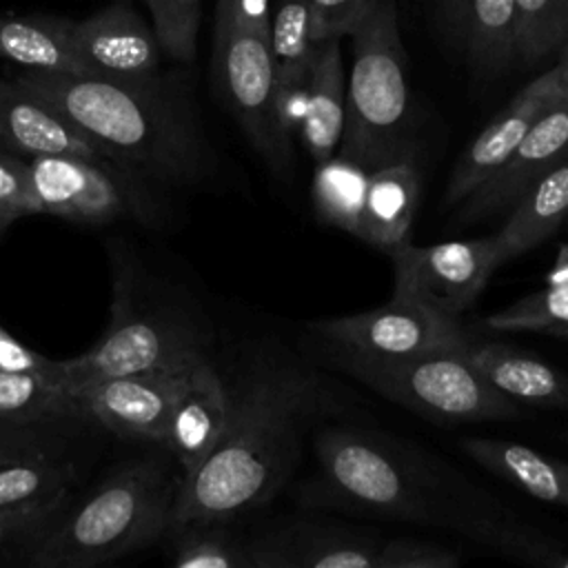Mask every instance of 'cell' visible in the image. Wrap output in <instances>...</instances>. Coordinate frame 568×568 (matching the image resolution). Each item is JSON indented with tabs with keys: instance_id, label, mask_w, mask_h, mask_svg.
<instances>
[{
	"instance_id": "cell-1",
	"label": "cell",
	"mask_w": 568,
	"mask_h": 568,
	"mask_svg": "<svg viewBox=\"0 0 568 568\" xmlns=\"http://www.w3.org/2000/svg\"><path fill=\"white\" fill-rule=\"evenodd\" d=\"M339 406V388L320 371L284 353H255L229 386L217 444L182 477L171 528L229 521L268 504L293 477L311 428Z\"/></svg>"
},
{
	"instance_id": "cell-2",
	"label": "cell",
	"mask_w": 568,
	"mask_h": 568,
	"mask_svg": "<svg viewBox=\"0 0 568 568\" xmlns=\"http://www.w3.org/2000/svg\"><path fill=\"white\" fill-rule=\"evenodd\" d=\"M64 113L126 175L191 186L213 166L180 75L106 78L24 71L13 78Z\"/></svg>"
},
{
	"instance_id": "cell-3",
	"label": "cell",
	"mask_w": 568,
	"mask_h": 568,
	"mask_svg": "<svg viewBox=\"0 0 568 568\" xmlns=\"http://www.w3.org/2000/svg\"><path fill=\"white\" fill-rule=\"evenodd\" d=\"M315 477L306 501L351 513L439 524L488 537L495 524L475 519L455 495L444 490L442 479L397 444L371 433L344 426H326L315 439Z\"/></svg>"
},
{
	"instance_id": "cell-4",
	"label": "cell",
	"mask_w": 568,
	"mask_h": 568,
	"mask_svg": "<svg viewBox=\"0 0 568 568\" xmlns=\"http://www.w3.org/2000/svg\"><path fill=\"white\" fill-rule=\"evenodd\" d=\"M182 477L158 457L126 459L31 546L22 566L91 568L151 546L171 530Z\"/></svg>"
},
{
	"instance_id": "cell-5",
	"label": "cell",
	"mask_w": 568,
	"mask_h": 568,
	"mask_svg": "<svg viewBox=\"0 0 568 568\" xmlns=\"http://www.w3.org/2000/svg\"><path fill=\"white\" fill-rule=\"evenodd\" d=\"M351 38L346 115L335 155L368 173L386 164L413 162L406 53L393 0H379Z\"/></svg>"
},
{
	"instance_id": "cell-6",
	"label": "cell",
	"mask_w": 568,
	"mask_h": 568,
	"mask_svg": "<svg viewBox=\"0 0 568 568\" xmlns=\"http://www.w3.org/2000/svg\"><path fill=\"white\" fill-rule=\"evenodd\" d=\"M202 357L209 351L200 324L169 302H151L131 264H113L109 326L87 353L60 359L62 397L109 377L184 368Z\"/></svg>"
},
{
	"instance_id": "cell-7",
	"label": "cell",
	"mask_w": 568,
	"mask_h": 568,
	"mask_svg": "<svg viewBox=\"0 0 568 568\" xmlns=\"http://www.w3.org/2000/svg\"><path fill=\"white\" fill-rule=\"evenodd\" d=\"M337 366L377 395L430 419L495 422L521 415L519 404L497 390L466 351H433L408 357L335 353Z\"/></svg>"
},
{
	"instance_id": "cell-8",
	"label": "cell",
	"mask_w": 568,
	"mask_h": 568,
	"mask_svg": "<svg viewBox=\"0 0 568 568\" xmlns=\"http://www.w3.org/2000/svg\"><path fill=\"white\" fill-rule=\"evenodd\" d=\"M313 331L320 339L331 344L335 353L364 357L466 351L473 342V335L459 326L457 317H448L397 295L371 311L320 320L313 324Z\"/></svg>"
},
{
	"instance_id": "cell-9",
	"label": "cell",
	"mask_w": 568,
	"mask_h": 568,
	"mask_svg": "<svg viewBox=\"0 0 568 568\" xmlns=\"http://www.w3.org/2000/svg\"><path fill=\"white\" fill-rule=\"evenodd\" d=\"M388 257L395 275L393 295L419 302L448 317L466 311L499 268L493 235L430 246L404 242L390 248Z\"/></svg>"
},
{
	"instance_id": "cell-10",
	"label": "cell",
	"mask_w": 568,
	"mask_h": 568,
	"mask_svg": "<svg viewBox=\"0 0 568 568\" xmlns=\"http://www.w3.org/2000/svg\"><path fill=\"white\" fill-rule=\"evenodd\" d=\"M29 178L44 215L102 226L140 213L126 173L106 160L82 155H29Z\"/></svg>"
},
{
	"instance_id": "cell-11",
	"label": "cell",
	"mask_w": 568,
	"mask_h": 568,
	"mask_svg": "<svg viewBox=\"0 0 568 568\" xmlns=\"http://www.w3.org/2000/svg\"><path fill=\"white\" fill-rule=\"evenodd\" d=\"M191 366L95 382L62 397L64 415L93 419L122 439H142L164 448L171 408Z\"/></svg>"
},
{
	"instance_id": "cell-12",
	"label": "cell",
	"mask_w": 568,
	"mask_h": 568,
	"mask_svg": "<svg viewBox=\"0 0 568 568\" xmlns=\"http://www.w3.org/2000/svg\"><path fill=\"white\" fill-rule=\"evenodd\" d=\"M215 73L248 142L268 169L284 178L271 126V100L275 87L271 38L231 22H215Z\"/></svg>"
},
{
	"instance_id": "cell-13",
	"label": "cell",
	"mask_w": 568,
	"mask_h": 568,
	"mask_svg": "<svg viewBox=\"0 0 568 568\" xmlns=\"http://www.w3.org/2000/svg\"><path fill=\"white\" fill-rule=\"evenodd\" d=\"M568 158V100L559 98L530 124L510 158L462 204L464 222L508 213L524 193Z\"/></svg>"
},
{
	"instance_id": "cell-14",
	"label": "cell",
	"mask_w": 568,
	"mask_h": 568,
	"mask_svg": "<svg viewBox=\"0 0 568 568\" xmlns=\"http://www.w3.org/2000/svg\"><path fill=\"white\" fill-rule=\"evenodd\" d=\"M69 40L91 75L144 78L160 71L162 47L155 31L126 0L71 20Z\"/></svg>"
},
{
	"instance_id": "cell-15",
	"label": "cell",
	"mask_w": 568,
	"mask_h": 568,
	"mask_svg": "<svg viewBox=\"0 0 568 568\" xmlns=\"http://www.w3.org/2000/svg\"><path fill=\"white\" fill-rule=\"evenodd\" d=\"M246 544L251 568H377L384 539L339 524L295 521Z\"/></svg>"
},
{
	"instance_id": "cell-16",
	"label": "cell",
	"mask_w": 568,
	"mask_h": 568,
	"mask_svg": "<svg viewBox=\"0 0 568 568\" xmlns=\"http://www.w3.org/2000/svg\"><path fill=\"white\" fill-rule=\"evenodd\" d=\"M559 98L561 93L555 69H548L528 82L459 155L444 191V204L455 206L470 197L495 171L501 169L539 113Z\"/></svg>"
},
{
	"instance_id": "cell-17",
	"label": "cell",
	"mask_w": 568,
	"mask_h": 568,
	"mask_svg": "<svg viewBox=\"0 0 568 568\" xmlns=\"http://www.w3.org/2000/svg\"><path fill=\"white\" fill-rule=\"evenodd\" d=\"M229 417V386L211 362H195L178 390L171 408L164 450L180 466V477L191 475L217 444Z\"/></svg>"
},
{
	"instance_id": "cell-18",
	"label": "cell",
	"mask_w": 568,
	"mask_h": 568,
	"mask_svg": "<svg viewBox=\"0 0 568 568\" xmlns=\"http://www.w3.org/2000/svg\"><path fill=\"white\" fill-rule=\"evenodd\" d=\"M0 146L29 155H82L111 162L64 113L16 80L0 78Z\"/></svg>"
},
{
	"instance_id": "cell-19",
	"label": "cell",
	"mask_w": 568,
	"mask_h": 568,
	"mask_svg": "<svg viewBox=\"0 0 568 568\" xmlns=\"http://www.w3.org/2000/svg\"><path fill=\"white\" fill-rule=\"evenodd\" d=\"M466 357L497 390L517 404L568 410V375L548 362L504 342H479L475 337Z\"/></svg>"
},
{
	"instance_id": "cell-20",
	"label": "cell",
	"mask_w": 568,
	"mask_h": 568,
	"mask_svg": "<svg viewBox=\"0 0 568 568\" xmlns=\"http://www.w3.org/2000/svg\"><path fill=\"white\" fill-rule=\"evenodd\" d=\"M419 184L415 162H395L371 171L355 237L384 253L408 242L419 206Z\"/></svg>"
},
{
	"instance_id": "cell-21",
	"label": "cell",
	"mask_w": 568,
	"mask_h": 568,
	"mask_svg": "<svg viewBox=\"0 0 568 568\" xmlns=\"http://www.w3.org/2000/svg\"><path fill=\"white\" fill-rule=\"evenodd\" d=\"M346 115V71L342 40H322L315 49L302 118V140L311 158L324 162L337 153Z\"/></svg>"
},
{
	"instance_id": "cell-22",
	"label": "cell",
	"mask_w": 568,
	"mask_h": 568,
	"mask_svg": "<svg viewBox=\"0 0 568 568\" xmlns=\"http://www.w3.org/2000/svg\"><path fill=\"white\" fill-rule=\"evenodd\" d=\"M462 448L481 468L521 493L568 508V462L552 459L530 446L508 439L470 437L462 442Z\"/></svg>"
},
{
	"instance_id": "cell-23",
	"label": "cell",
	"mask_w": 568,
	"mask_h": 568,
	"mask_svg": "<svg viewBox=\"0 0 568 568\" xmlns=\"http://www.w3.org/2000/svg\"><path fill=\"white\" fill-rule=\"evenodd\" d=\"M564 220H568V158L537 180L508 211L501 229L493 233L497 266L537 246Z\"/></svg>"
},
{
	"instance_id": "cell-24",
	"label": "cell",
	"mask_w": 568,
	"mask_h": 568,
	"mask_svg": "<svg viewBox=\"0 0 568 568\" xmlns=\"http://www.w3.org/2000/svg\"><path fill=\"white\" fill-rule=\"evenodd\" d=\"M69 22L40 16H0V58L27 71L91 75L71 47Z\"/></svg>"
},
{
	"instance_id": "cell-25",
	"label": "cell",
	"mask_w": 568,
	"mask_h": 568,
	"mask_svg": "<svg viewBox=\"0 0 568 568\" xmlns=\"http://www.w3.org/2000/svg\"><path fill=\"white\" fill-rule=\"evenodd\" d=\"M366 182L368 171L351 160L333 155L317 162L311 184V202L315 213L326 224L355 235Z\"/></svg>"
},
{
	"instance_id": "cell-26",
	"label": "cell",
	"mask_w": 568,
	"mask_h": 568,
	"mask_svg": "<svg viewBox=\"0 0 568 568\" xmlns=\"http://www.w3.org/2000/svg\"><path fill=\"white\" fill-rule=\"evenodd\" d=\"M78 481L75 462L60 453L29 455L0 466V508L40 501L53 495L73 493Z\"/></svg>"
},
{
	"instance_id": "cell-27",
	"label": "cell",
	"mask_w": 568,
	"mask_h": 568,
	"mask_svg": "<svg viewBox=\"0 0 568 568\" xmlns=\"http://www.w3.org/2000/svg\"><path fill=\"white\" fill-rule=\"evenodd\" d=\"M271 49L275 58V80H308L311 62L320 44L311 0H280L271 16Z\"/></svg>"
},
{
	"instance_id": "cell-28",
	"label": "cell",
	"mask_w": 568,
	"mask_h": 568,
	"mask_svg": "<svg viewBox=\"0 0 568 568\" xmlns=\"http://www.w3.org/2000/svg\"><path fill=\"white\" fill-rule=\"evenodd\" d=\"M466 36L481 71L506 69L515 58V0H466Z\"/></svg>"
},
{
	"instance_id": "cell-29",
	"label": "cell",
	"mask_w": 568,
	"mask_h": 568,
	"mask_svg": "<svg viewBox=\"0 0 568 568\" xmlns=\"http://www.w3.org/2000/svg\"><path fill=\"white\" fill-rule=\"evenodd\" d=\"M224 524L195 521L171 528V564L175 568H251L248 544L229 532Z\"/></svg>"
},
{
	"instance_id": "cell-30",
	"label": "cell",
	"mask_w": 568,
	"mask_h": 568,
	"mask_svg": "<svg viewBox=\"0 0 568 568\" xmlns=\"http://www.w3.org/2000/svg\"><path fill=\"white\" fill-rule=\"evenodd\" d=\"M69 419L62 408L60 359L44 373H0V422Z\"/></svg>"
},
{
	"instance_id": "cell-31",
	"label": "cell",
	"mask_w": 568,
	"mask_h": 568,
	"mask_svg": "<svg viewBox=\"0 0 568 568\" xmlns=\"http://www.w3.org/2000/svg\"><path fill=\"white\" fill-rule=\"evenodd\" d=\"M568 40V0H515V58L532 64Z\"/></svg>"
},
{
	"instance_id": "cell-32",
	"label": "cell",
	"mask_w": 568,
	"mask_h": 568,
	"mask_svg": "<svg viewBox=\"0 0 568 568\" xmlns=\"http://www.w3.org/2000/svg\"><path fill=\"white\" fill-rule=\"evenodd\" d=\"M73 493L53 495L22 506L0 508V561L22 564L24 555L62 517Z\"/></svg>"
},
{
	"instance_id": "cell-33",
	"label": "cell",
	"mask_w": 568,
	"mask_h": 568,
	"mask_svg": "<svg viewBox=\"0 0 568 568\" xmlns=\"http://www.w3.org/2000/svg\"><path fill=\"white\" fill-rule=\"evenodd\" d=\"M497 333L535 331L568 335V286H544L484 320Z\"/></svg>"
},
{
	"instance_id": "cell-34",
	"label": "cell",
	"mask_w": 568,
	"mask_h": 568,
	"mask_svg": "<svg viewBox=\"0 0 568 568\" xmlns=\"http://www.w3.org/2000/svg\"><path fill=\"white\" fill-rule=\"evenodd\" d=\"M146 7L162 53L182 64L193 62L197 53L202 0H146Z\"/></svg>"
},
{
	"instance_id": "cell-35",
	"label": "cell",
	"mask_w": 568,
	"mask_h": 568,
	"mask_svg": "<svg viewBox=\"0 0 568 568\" xmlns=\"http://www.w3.org/2000/svg\"><path fill=\"white\" fill-rule=\"evenodd\" d=\"M27 215H40L27 158L0 146V235Z\"/></svg>"
},
{
	"instance_id": "cell-36",
	"label": "cell",
	"mask_w": 568,
	"mask_h": 568,
	"mask_svg": "<svg viewBox=\"0 0 568 568\" xmlns=\"http://www.w3.org/2000/svg\"><path fill=\"white\" fill-rule=\"evenodd\" d=\"M62 419L0 422V466L40 453L67 450V439L55 430Z\"/></svg>"
},
{
	"instance_id": "cell-37",
	"label": "cell",
	"mask_w": 568,
	"mask_h": 568,
	"mask_svg": "<svg viewBox=\"0 0 568 568\" xmlns=\"http://www.w3.org/2000/svg\"><path fill=\"white\" fill-rule=\"evenodd\" d=\"M462 557L439 544L410 537L384 539L377 568H453Z\"/></svg>"
},
{
	"instance_id": "cell-38",
	"label": "cell",
	"mask_w": 568,
	"mask_h": 568,
	"mask_svg": "<svg viewBox=\"0 0 568 568\" xmlns=\"http://www.w3.org/2000/svg\"><path fill=\"white\" fill-rule=\"evenodd\" d=\"M379 0H311L317 40L351 38L375 11Z\"/></svg>"
},
{
	"instance_id": "cell-39",
	"label": "cell",
	"mask_w": 568,
	"mask_h": 568,
	"mask_svg": "<svg viewBox=\"0 0 568 568\" xmlns=\"http://www.w3.org/2000/svg\"><path fill=\"white\" fill-rule=\"evenodd\" d=\"M215 22H231L246 31L271 33L268 0H215Z\"/></svg>"
},
{
	"instance_id": "cell-40",
	"label": "cell",
	"mask_w": 568,
	"mask_h": 568,
	"mask_svg": "<svg viewBox=\"0 0 568 568\" xmlns=\"http://www.w3.org/2000/svg\"><path fill=\"white\" fill-rule=\"evenodd\" d=\"M53 366L55 359L29 348L0 326V373H44Z\"/></svg>"
},
{
	"instance_id": "cell-41",
	"label": "cell",
	"mask_w": 568,
	"mask_h": 568,
	"mask_svg": "<svg viewBox=\"0 0 568 568\" xmlns=\"http://www.w3.org/2000/svg\"><path fill=\"white\" fill-rule=\"evenodd\" d=\"M532 564H537V566H552V568H568V546L541 539L537 550H535Z\"/></svg>"
},
{
	"instance_id": "cell-42",
	"label": "cell",
	"mask_w": 568,
	"mask_h": 568,
	"mask_svg": "<svg viewBox=\"0 0 568 568\" xmlns=\"http://www.w3.org/2000/svg\"><path fill=\"white\" fill-rule=\"evenodd\" d=\"M546 286H568V244H561L550 271L546 273Z\"/></svg>"
},
{
	"instance_id": "cell-43",
	"label": "cell",
	"mask_w": 568,
	"mask_h": 568,
	"mask_svg": "<svg viewBox=\"0 0 568 568\" xmlns=\"http://www.w3.org/2000/svg\"><path fill=\"white\" fill-rule=\"evenodd\" d=\"M552 69H555V75H557L559 93H561V98H566V100H568V40L561 44L559 62H557Z\"/></svg>"
},
{
	"instance_id": "cell-44",
	"label": "cell",
	"mask_w": 568,
	"mask_h": 568,
	"mask_svg": "<svg viewBox=\"0 0 568 568\" xmlns=\"http://www.w3.org/2000/svg\"><path fill=\"white\" fill-rule=\"evenodd\" d=\"M444 2L450 7V11H453L455 16L466 9V0H444Z\"/></svg>"
},
{
	"instance_id": "cell-45",
	"label": "cell",
	"mask_w": 568,
	"mask_h": 568,
	"mask_svg": "<svg viewBox=\"0 0 568 568\" xmlns=\"http://www.w3.org/2000/svg\"><path fill=\"white\" fill-rule=\"evenodd\" d=\"M126 2H129V0H126Z\"/></svg>"
}]
</instances>
